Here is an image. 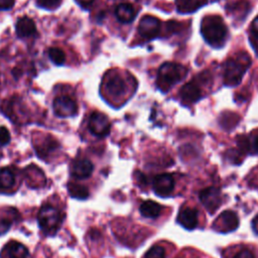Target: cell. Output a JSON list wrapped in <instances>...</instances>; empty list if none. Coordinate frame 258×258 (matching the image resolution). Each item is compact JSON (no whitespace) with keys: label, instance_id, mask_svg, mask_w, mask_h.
I'll use <instances>...</instances> for the list:
<instances>
[{"label":"cell","instance_id":"7402d4cb","mask_svg":"<svg viewBox=\"0 0 258 258\" xmlns=\"http://www.w3.org/2000/svg\"><path fill=\"white\" fill-rule=\"evenodd\" d=\"M239 121V116L235 113H231V112H226L224 114H222L221 119H220V123L221 125L225 128V129H232L233 127L236 126V124Z\"/></svg>","mask_w":258,"mask_h":258},{"label":"cell","instance_id":"3957f363","mask_svg":"<svg viewBox=\"0 0 258 258\" xmlns=\"http://www.w3.org/2000/svg\"><path fill=\"white\" fill-rule=\"evenodd\" d=\"M187 74L186 68L175 62H164L158 70L157 85L158 88L166 92L173 85L182 80Z\"/></svg>","mask_w":258,"mask_h":258},{"label":"cell","instance_id":"d6a6232c","mask_svg":"<svg viewBox=\"0 0 258 258\" xmlns=\"http://www.w3.org/2000/svg\"><path fill=\"white\" fill-rule=\"evenodd\" d=\"M253 147H254V150L255 152L258 154V135L255 137L254 139V142H253Z\"/></svg>","mask_w":258,"mask_h":258},{"label":"cell","instance_id":"1f68e13d","mask_svg":"<svg viewBox=\"0 0 258 258\" xmlns=\"http://www.w3.org/2000/svg\"><path fill=\"white\" fill-rule=\"evenodd\" d=\"M76 1L82 6H89L94 2V0H76Z\"/></svg>","mask_w":258,"mask_h":258},{"label":"cell","instance_id":"d4e9b609","mask_svg":"<svg viewBox=\"0 0 258 258\" xmlns=\"http://www.w3.org/2000/svg\"><path fill=\"white\" fill-rule=\"evenodd\" d=\"M61 0H36V4L38 7L47 9V10H54L60 5Z\"/></svg>","mask_w":258,"mask_h":258},{"label":"cell","instance_id":"484cf974","mask_svg":"<svg viewBox=\"0 0 258 258\" xmlns=\"http://www.w3.org/2000/svg\"><path fill=\"white\" fill-rule=\"evenodd\" d=\"M10 141V133L4 126H0V144L6 145Z\"/></svg>","mask_w":258,"mask_h":258},{"label":"cell","instance_id":"ba28073f","mask_svg":"<svg viewBox=\"0 0 258 258\" xmlns=\"http://www.w3.org/2000/svg\"><path fill=\"white\" fill-rule=\"evenodd\" d=\"M200 201L203 206L207 209V211L211 214L215 213V211L222 204V194L221 190L217 187L211 186L203 189L200 192Z\"/></svg>","mask_w":258,"mask_h":258},{"label":"cell","instance_id":"52a82bcc","mask_svg":"<svg viewBox=\"0 0 258 258\" xmlns=\"http://www.w3.org/2000/svg\"><path fill=\"white\" fill-rule=\"evenodd\" d=\"M52 107L54 114L58 117H72L78 112L77 103L69 96H58L54 98Z\"/></svg>","mask_w":258,"mask_h":258},{"label":"cell","instance_id":"8fae6325","mask_svg":"<svg viewBox=\"0 0 258 258\" xmlns=\"http://www.w3.org/2000/svg\"><path fill=\"white\" fill-rule=\"evenodd\" d=\"M154 192L159 197H167L174 187V179L169 173H161L156 175L152 181Z\"/></svg>","mask_w":258,"mask_h":258},{"label":"cell","instance_id":"7c38bea8","mask_svg":"<svg viewBox=\"0 0 258 258\" xmlns=\"http://www.w3.org/2000/svg\"><path fill=\"white\" fill-rule=\"evenodd\" d=\"M94 169L93 163L89 159H77L71 166V174L78 179H84L89 177Z\"/></svg>","mask_w":258,"mask_h":258},{"label":"cell","instance_id":"8992f818","mask_svg":"<svg viewBox=\"0 0 258 258\" xmlns=\"http://www.w3.org/2000/svg\"><path fill=\"white\" fill-rule=\"evenodd\" d=\"M88 126L90 131L98 137L107 136L111 130V123L108 117L101 112H93L91 114Z\"/></svg>","mask_w":258,"mask_h":258},{"label":"cell","instance_id":"603a6c76","mask_svg":"<svg viewBox=\"0 0 258 258\" xmlns=\"http://www.w3.org/2000/svg\"><path fill=\"white\" fill-rule=\"evenodd\" d=\"M48 56L50 60L55 64H62L66 60L64 52L58 47H50L48 49Z\"/></svg>","mask_w":258,"mask_h":258},{"label":"cell","instance_id":"5b68a950","mask_svg":"<svg viewBox=\"0 0 258 258\" xmlns=\"http://www.w3.org/2000/svg\"><path fill=\"white\" fill-rule=\"evenodd\" d=\"M239 226V218L233 211H224L214 221L212 228L219 233H229L236 230Z\"/></svg>","mask_w":258,"mask_h":258},{"label":"cell","instance_id":"cb8c5ba5","mask_svg":"<svg viewBox=\"0 0 258 258\" xmlns=\"http://www.w3.org/2000/svg\"><path fill=\"white\" fill-rule=\"evenodd\" d=\"M144 258H165V251L161 246L154 245L146 252Z\"/></svg>","mask_w":258,"mask_h":258},{"label":"cell","instance_id":"4fadbf2b","mask_svg":"<svg viewBox=\"0 0 258 258\" xmlns=\"http://www.w3.org/2000/svg\"><path fill=\"white\" fill-rule=\"evenodd\" d=\"M177 223L187 230H192L198 225V212L192 208H183L177 215Z\"/></svg>","mask_w":258,"mask_h":258},{"label":"cell","instance_id":"ac0fdd59","mask_svg":"<svg viewBox=\"0 0 258 258\" xmlns=\"http://www.w3.org/2000/svg\"><path fill=\"white\" fill-rule=\"evenodd\" d=\"M161 210H162L161 206L151 200L143 202L139 207L140 214L145 218H151V219L157 218L160 215Z\"/></svg>","mask_w":258,"mask_h":258},{"label":"cell","instance_id":"9a60e30c","mask_svg":"<svg viewBox=\"0 0 258 258\" xmlns=\"http://www.w3.org/2000/svg\"><path fill=\"white\" fill-rule=\"evenodd\" d=\"M15 30L19 37H28L36 32V26L30 17L22 16L18 19Z\"/></svg>","mask_w":258,"mask_h":258},{"label":"cell","instance_id":"7a4b0ae2","mask_svg":"<svg viewBox=\"0 0 258 258\" xmlns=\"http://www.w3.org/2000/svg\"><path fill=\"white\" fill-rule=\"evenodd\" d=\"M250 64L251 58L246 52H238L228 58L224 64V84L229 87L239 85Z\"/></svg>","mask_w":258,"mask_h":258},{"label":"cell","instance_id":"4dcf8cb0","mask_svg":"<svg viewBox=\"0 0 258 258\" xmlns=\"http://www.w3.org/2000/svg\"><path fill=\"white\" fill-rule=\"evenodd\" d=\"M252 229L255 234L258 235V215H256L255 218L252 220Z\"/></svg>","mask_w":258,"mask_h":258},{"label":"cell","instance_id":"277c9868","mask_svg":"<svg viewBox=\"0 0 258 258\" xmlns=\"http://www.w3.org/2000/svg\"><path fill=\"white\" fill-rule=\"evenodd\" d=\"M38 225L45 234H54L63 221V214L51 205H43L37 216Z\"/></svg>","mask_w":258,"mask_h":258},{"label":"cell","instance_id":"f546056e","mask_svg":"<svg viewBox=\"0 0 258 258\" xmlns=\"http://www.w3.org/2000/svg\"><path fill=\"white\" fill-rule=\"evenodd\" d=\"M251 30H252V34L258 38V16L253 20L251 25Z\"/></svg>","mask_w":258,"mask_h":258},{"label":"cell","instance_id":"2e32d148","mask_svg":"<svg viewBox=\"0 0 258 258\" xmlns=\"http://www.w3.org/2000/svg\"><path fill=\"white\" fill-rule=\"evenodd\" d=\"M115 15L120 22L130 23L136 16L135 8L130 3H121L115 8Z\"/></svg>","mask_w":258,"mask_h":258},{"label":"cell","instance_id":"6da1fadb","mask_svg":"<svg viewBox=\"0 0 258 258\" xmlns=\"http://www.w3.org/2000/svg\"><path fill=\"white\" fill-rule=\"evenodd\" d=\"M201 32L204 39L214 47L222 46L228 35V28L218 15L205 16L201 24Z\"/></svg>","mask_w":258,"mask_h":258},{"label":"cell","instance_id":"9c48e42d","mask_svg":"<svg viewBox=\"0 0 258 258\" xmlns=\"http://www.w3.org/2000/svg\"><path fill=\"white\" fill-rule=\"evenodd\" d=\"M104 88L111 97L115 98L123 96L127 89L126 82L117 73H110L107 77H105Z\"/></svg>","mask_w":258,"mask_h":258},{"label":"cell","instance_id":"d6986e66","mask_svg":"<svg viewBox=\"0 0 258 258\" xmlns=\"http://www.w3.org/2000/svg\"><path fill=\"white\" fill-rule=\"evenodd\" d=\"M207 0H176V7L180 13H190L203 6Z\"/></svg>","mask_w":258,"mask_h":258},{"label":"cell","instance_id":"44dd1931","mask_svg":"<svg viewBox=\"0 0 258 258\" xmlns=\"http://www.w3.org/2000/svg\"><path fill=\"white\" fill-rule=\"evenodd\" d=\"M68 190L72 198H75L78 200H85L89 197V189L87 186L83 184L70 182L68 184Z\"/></svg>","mask_w":258,"mask_h":258},{"label":"cell","instance_id":"4316f807","mask_svg":"<svg viewBox=\"0 0 258 258\" xmlns=\"http://www.w3.org/2000/svg\"><path fill=\"white\" fill-rule=\"evenodd\" d=\"M11 220L6 217H0V235L6 233L11 227Z\"/></svg>","mask_w":258,"mask_h":258},{"label":"cell","instance_id":"83f0119b","mask_svg":"<svg viewBox=\"0 0 258 258\" xmlns=\"http://www.w3.org/2000/svg\"><path fill=\"white\" fill-rule=\"evenodd\" d=\"M15 0H0V10H8L14 6Z\"/></svg>","mask_w":258,"mask_h":258},{"label":"cell","instance_id":"e0dca14e","mask_svg":"<svg viewBox=\"0 0 258 258\" xmlns=\"http://www.w3.org/2000/svg\"><path fill=\"white\" fill-rule=\"evenodd\" d=\"M6 254L9 258H27L28 256V250L27 248L16 241H10L5 246Z\"/></svg>","mask_w":258,"mask_h":258},{"label":"cell","instance_id":"f1b7e54d","mask_svg":"<svg viewBox=\"0 0 258 258\" xmlns=\"http://www.w3.org/2000/svg\"><path fill=\"white\" fill-rule=\"evenodd\" d=\"M233 258H255V257L249 250H241Z\"/></svg>","mask_w":258,"mask_h":258},{"label":"cell","instance_id":"ffe728a7","mask_svg":"<svg viewBox=\"0 0 258 258\" xmlns=\"http://www.w3.org/2000/svg\"><path fill=\"white\" fill-rule=\"evenodd\" d=\"M15 183L14 172L7 167L0 168V190L11 188Z\"/></svg>","mask_w":258,"mask_h":258},{"label":"cell","instance_id":"30bf717a","mask_svg":"<svg viewBox=\"0 0 258 258\" xmlns=\"http://www.w3.org/2000/svg\"><path fill=\"white\" fill-rule=\"evenodd\" d=\"M159 31L160 21L158 18L152 15H145L140 19L138 24V32L142 37L152 39L158 35Z\"/></svg>","mask_w":258,"mask_h":258},{"label":"cell","instance_id":"5bb4252c","mask_svg":"<svg viewBox=\"0 0 258 258\" xmlns=\"http://www.w3.org/2000/svg\"><path fill=\"white\" fill-rule=\"evenodd\" d=\"M179 96L184 103H195L202 97V91L196 82L190 81L181 87Z\"/></svg>","mask_w":258,"mask_h":258}]
</instances>
